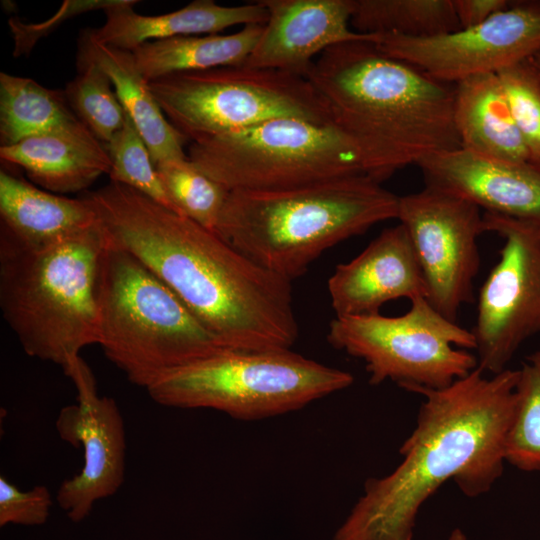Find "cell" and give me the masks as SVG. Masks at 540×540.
Listing matches in <instances>:
<instances>
[{
  "label": "cell",
  "instance_id": "cell-1",
  "mask_svg": "<svg viewBox=\"0 0 540 540\" xmlns=\"http://www.w3.org/2000/svg\"><path fill=\"white\" fill-rule=\"evenodd\" d=\"M84 197L106 239L154 272L225 348L291 349V281L131 187L110 181Z\"/></svg>",
  "mask_w": 540,
  "mask_h": 540
},
{
  "label": "cell",
  "instance_id": "cell-2",
  "mask_svg": "<svg viewBox=\"0 0 540 540\" xmlns=\"http://www.w3.org/2000/svg\"><path fill=\"white\" fill-rule=\"evenodd\" d=\"M484 374L477 367L445 388L407 389L424 400L399 450L402 461L365 481L332 540H412L420 508L445 482L453 480L467 497L491 489L506 462L518 369Z\"/></svg>",
  "mask_w": 540,
  "mask_h": 540
},
{
  "label": "cell",
  "instance_id": "cell-3",
  "mask_svg": "<svg viewBox=\"0 0 540 540\" xmlns=\"http://www.w3.org/2000/svg\"><path fill=\"white\" fill-rule=\"evenodd\" d=\"M306 78L330 124L356 148L363 172L380 183L426 157L461 148L455 84L383 54L372 42L328 48Z\"/></svg>",
  "mask_w": 540,
  "mask_h": 540
},
{
  "label": "cell",
  "instance_id": "cell-4",
  "mask_svg": "<svg viewBox=\"0 0 540 540\" xmlns=\"http://www.w3.org/2000/svg\"><path fill=\"white\" fill-rule=\"evenodd\" d=\"M399 197L366 174L277 191H230L217 234L292 282L328 248L397 219Z\"/></svg>",
  "mask_w": 540,
  "mask_h": 540
},
{
  "label": "cell",
  "instance_id": "cell-5",
  "mask_svg": "<svg viewBox=\"0 0 540 540\" xmlns=\"http://www.w3.org/2000/svg\"><path fill=\"white\" fill-rule=\"evenodd\" d=\"M105 235L95 225L42 249L0 239V308L24 352L66 370L98 344Z\"/></svg>",
  "mask_w": 540,
  "mask_h": 540
},
{
  "label": "cell",
  "instance_id": "cell-6",
  "mask_svg": "<svg viewBox=\"0 0 540 540\" xmlns=\"http://www.w3.org/2000/svg\"><path fill=\"white\" fill-rule=\"evenodd\" d=\"M98 309V345L131 383L145 389L225 348L154 272L107 239Z\"/></svg>",
  "mask_w": 540,
  "mask_h": 540
},
{
  "label": "cell",
  "instance_id": "cell-7",
  "mask_svg": "<svg viewBox=\"0 0 540 540\" xmlns=\"http://www.w3.org/2000/svg\"><path fill=\"white\" fill-rule=\"evenodd\" d=\"M353 381L351 373L291 349L224 348L167 372L146 390L162 406L257 420L299 410Z\"/></svg>",
  "mask_w": 540,
  "mask_h": 540
},
{
  "label": "cell",
  "instance_id": "cell-8",
  "mask_svg": "<svg viewBox=\"0 0 540 540\" xmlns=\"http://www.w3.org/2000/svg\"><path fill=\"white\" fill-rule=\"evenodd\" d=\"M187 157L229 191H277L365 174L356 148L333 125L297 118L191 143Z\"/></svg>",
  "mask_w": 540,
  "mask_h": 540
},
{
  "label": "cell",
  "instance_id": "cell-9",
  "mask_svg": "<svg viewBox=\"0 0 540 540\" xmlns=\"http://www.w3.org/2000/svg\"><path fill=\"white\" fill-rule=\"evenodd\" d=\"M148 84L166 119L189 144L276 118L330 123L309 80L279 70L224 66Z\"/></svg>",
  "mask_w": 540,
  "mask_h": 540
},
{
  "label": "cell",
  "instance_id": "cell-10",
  "mask_svg": "<svg viewBox=\"0 0 540 540\" xmlns=\"http://www.w3.org/2000/svg\"><path fill=\"white\" fill-rule=\"evenodd\" d=\"M399 316L380 313L335 317L327 334L336 349L361 359L369 383L392 381L411 387L441 389L478 367L472 331L438 312L424 297Z\"/></svg>",
  "mask_w": 540,
  "mask_h": 540
},
{
  "label": "cell",
  "instance_id": "cell-11",
  "mask_svg": "<svg viewBox=\"0 0 540 540\" xmlns=\"http://www.w3.org/2000/svg\"><path fill=\"white\" fill-rule=\"evenodd\" d=\"M484 232L504 240L499 260L479 292L476 323L478 368L507 369L518 348L540 333V227L537 222L485 212Z\"/></svg>",
  "mask_w": 540,
  "mask_h": 540
},
{
  "label": "cell",
  "instance_id": "cell-12",
  "mask_svg": "<svg viewBox=\"0 0 540 540\" xmlns=\"http://www.w3.org/2000/svg\"><path fill=\"white\" fill-rule=\"evenodd\" d=\"M479 209L428 186L399 197L397 219L410 236L426 281L427 300L455 322L462 305L474 301L481 262L478 237L484 232Z\"/></svg>",
  "mask_w": 540,
  "mask_h": 540
},
{
  "label": "cell",
  "instance_id": "cell-13",
  "mask_svg": "<svg viewBox=\"0 0 540 540\" xmlns=\"http://www.w3.org/2000/svg\"><path fill=\"white\" fill-rule=\"evenodd\" d=\"M374 45L446 83L498 73L540 49V1L511 2L480 25L433 37L377 35Z\"/></svg>",
  "mask_w": 540,
  "mask_h": 540
},
{
  "label": "cell",
  "instance_id": "cell-14",
  "mask_svg": "<svg viewBox=\"0 0 540 540\" xmlns=\"http://www.w3.org/2000/svg\"><path fill=\"white\" fill-rule=\"evenodd\" d=\"M77 390V403L61 409L56 429L60 438L83 450V466L58 487L55 500L75 523L94 505L122 486L126 465V431L114 399L100 397L93 374L79 357L65 371Z\"/></svg>",
  "mask_w": 540,
  "mask_h": 540
},
{
  "label": "cell",
  "instance_id": "cell-15",
  "mask_svg": "<svg viewBox=\"0 0 540 540\" xmlns=\"http://www.w3.org/2000/svg\"><path fill=\"white\" fill-rule=\"evenodd\" d=\"M268 12L262 34L245 62L305 77L315 59L346 42L374 43L377 35L351 28L353 0H260Z\"/></svg>",
  "mask_w": 540,
  "mask_h": 540
},
{
  "label": "cell",
  "instance_id": "cell-16",
  "mask_svg": "<svg viewBox=\"0 0 540 540\" xmlns=\"http://www.w3.org/2000/svg\"><path fill=\"white\" fill-rule=\"evenodd\" d=\"M417 166L428 187L488 213L540 220V165L492 158L461 147L426 157Z\"/></svg>",
  "mask_w": 540,
  "mask_h": 540
},
{
  "label": "cell",
  "instance_id": "cell-17",
  "mask_svg": "<svg viewBox=\"0 0 540 540\" xmlns=\"http://www.w3.org/2000/svg\"><path fill=\"white\" fill-rule=\"evenodd\" d=\"M336 317L379 313L385 303L427 299L426 281L406 228L384 229L352 260L339 264L328 280Z\"/></svg>",
  "mask_w": 540,
  "mask_h": 540
},
{
  "label": "cell",
  "instance_id": "cell-18",
  "mask_svg": "<svg viewBox=\"0 0 540 540\" xmlns=\"http://www.w3.org/2000/svg\"><path fill=\"white\" fill-rule=\"evenodd\" d=\"M138 1L115 0L103 11L105 23L86 31L95 41L133 51L144 43L177 36L217 34L236 25L262 24L268 12L260 0L239 6H223L213 0H195L185 7L156 16L134 11Z\"/></svg>",
  "mask_w": 540,
  "mask_h": 540
},
{
  "label": "cell",
  "instance_id": "cell-19",
  "mask_svg": "<svg viewBox=\"0 0 540 540\" xmlns=\"http://www.w3.org/2000/svg\"><path fill=\"white\" fill-rule=\"evenodd\" d=\"M0 158L22 167L42 188L61 194L84 190L111 169L105 144L83 122L1 146Z\"/></svg>",
  "mask_w": 540,
  "mask_h": 540
},
{
  "label": "cell",
  "instance_id": "cell-20",
  "mask_svg": "<svg viewBox=\"0 0 540 540\" xmlns=\"http://www.w3.org/2000/svg\"><path fill=\"white\" fill-rule=\"evenodd\" d=\"M0 239L26 249H42L97 223L84 198H67L0 172Z\"/></svg>",
  "mask_w": 540,
  "mask_h": 540
},
{
  "label": "cell",
  "instance_id": "cell-21",
  "mask_svg": "<svg viewBox=\"0 0 540 540\" xmlns=\"http://www.w3.org/2000/svg\"><path fill=\"white\" fill-rule=\"evenodd\" d=\"M79 56L94 61L108 76L116 95L154 164L187 158L186 139L170 124L138 69L132 51L99 43L87 32L82 36Z\"/></svg>",
  "mask_w": 540,
  "mask_h": 540
},
{
  "label": "cell",
  "instance_id": "cell-22",
  "mask_svg": "<svg viewBox=\"0 0 540 540\" xmlns=\"http://www.w3.org/2000/svg\"><path fill=\"white\" fill-rule=\"evenodd\" d=\"M454 123L461 147L498 159L530 161L497 73L455 84Z\"/></svg>",
  "mask_w": 540,
  "mask_h": 540
},
{
  "label": "cell",
  "instance_id": "cell-23",
  "mask_svg": "<svg viewBox=\"0 0 540 540\" xmlns=\"http://www.w3.org/2000/svg\"><path fill=\"white\" fill-rule=\"evenodd\" d=\"M263 26L246 25L228 35H185L155 40L132 52L148 82L174 73L241 66L257 44Z\"/></svg>",
  "mask_w": 540,
  "mask_h": 540
},
{
  "label": "cell",
  "instance_id": "cell-24",
  "mask_svg": "<svg viewBox=\"0 0 540 540\" xmlns=\"http://www.w3.org/2000/svg\"><path fill=\"white\" fill-rule=\"evenodd\" d=\"M81 122L64 92L48 89L27 77L0 73L1 146L65 130Z\"/></svg>",
  "mask_w": 540,
  "mask_h": 540
},
{
  "label": "cell",
  "instance_id": "cell-25",
  "mask_svg": "<svg viewBox=\"0 0 540 540\" xmlns=\"http://www.w3.org/2000/svg\"><path fill=\"white\" fill-rule=\"evenodd\" d=\"M350 25L362 34L414 38L460 29L452 0H353Z\"/></svg>",
  "mask_w": 540,
  "mask_h": 540
},
{
  "label": "cell",
  "instance_id": "cell-26",
  "mask_svg": "<svg viewBox=\"0 0 540 540\" xmlns=\"http://www.w3.org/2000/svg\"><path fill=\"white\" fill-rule=\"evenodd\" d=\"M505 460L521 471L540 473V350L527 356L518 369Z\"/></svg>",
  "mask_w": 540,
  "mask_h": 540
},
{
  "label": "cell",
  "instance_id": "cell-27",
  "mask_svg": "<svg viewBox=\"0 0 540 540\" xmlns=\"http://www.w3.org/2000/svg\"><path fill=\"white\" fill-rule=\"evenodd\" d=\"M78 60V75L67 84L66 99L76 116L107 144L123 126L126 113L105 72L86 57Z\"/></svg>",
  "mask_w": 540,
  "mask_h": 540
},
{
  "label": "cell",
  "instance_id": "cell-28",
  "mask_svg": "<svg viewBox=\"0 0 540 540\" xmlns=\"http://www.w3.org/2000/svg\"><path fill=\"white\" fill-rule=\"evenodd\" d=\"M171 199L182 215L217 233L218 222L230 191L189 159H172L155 165Z\"/></svg>",
  "mask_w": 540,
  "mask_h": 540
},
{
  "label": "cell",
  "instance_id": "cell-29",
  "mask_svg": "<svg viewBox=\"0 0 540 540\" xmlns=\"http://www.w3.org/2000/svg\"><path fill=\"white\" fill-rule=\"evenodd\" d=\"M105 146L111 159L110 181L131 187L182 215L167 192L147 145L127 115L121 129Z\"/></svg>",
  "mask_w": 540,
  "mask_h": 540
},
{
  "label": "cell",
  "instance_id": "cell-30",
  "mask_svg": "<svg viewBox=\"0 0 540 540\" xmlns=\"http://www.w3.org/2000/svg\"><path fill=\"white\" fill-rule=\"evenodd\" d=\"M530 162L540 165V79L529 59L497 73Z\"/></svg>",
  "mask_w": 540,
  "mask_h": 540
},
{
  "label": "cell",
  "instance_id": "cell-31",
  "mask_svg": "<svg viewBox=\"0 0 540 540\" xmlns=\"http://www.w3.org/2000/svg\"><path fill=\"white\" fill-rule=\"evenodd\" d=\"M53 505L50 490L36 485L30 490H20L6 477L0 476V526L9 524L40 526L46 523Z\"/></svg>",
  "mask_w": 540,
  "mask_h": 540
},
{
  "label": "cell",
  "instance_id": "cell-32",
  "mask_svg": "<svg viewBox=\"0 0 540 540\" xmlns=\"http://www.w3.org/2000/svg\"><path fill=\"white\" fill-rule=\"evenodd\" d=\"M460 29L482 24L496 13L509 7L506 0H452Z\"/></svg>",
  "mask_w": 540,
  "mask_h": 540
},
{
  "label": "cell",
  "instance_id": "cell-33",
  "mask_svg": "<svg viewBox=\"0 0 540 540\" xmlns=\"http://www.w3.org/2000/svg\"><path fill=\"white\" fill-rule=\"evenodd\" d=\"M529 62L540 79V49L531 58H529Z\"/></svg>",
  "mask_w": 540,
  "mask_h": 540
},
{
  "label": "cell",
  "instance_id": "cell-34",
  "mask_svg": "<svg viewBox=\"0 0 540 540\" xmlns=\"http://www.w3.org/2000/svg\"><path fill=\"white\" fill-rule=\"evenodd\" d=\"M447 540H467V537L460 528H455L451 531Z\"/></svg>",
  "mask_w": 540,
  "mask_h": 540
},
{
  "label": "cell",
  "instance_id": "cell-35",
  "mask_svg": "<svg viewBox=\"0 0 540 540\" xmlns=\"http://www.w3.org/2000/svg\"><path fill=\"white\" fill-rule=\"evenodd\" d=\"M535 222H537V223H538V225H539V227H540V220H539V221H535Z\"/></svg>",
  "mask_w": 540,
  "mask_h": 540
}]
</instances>
